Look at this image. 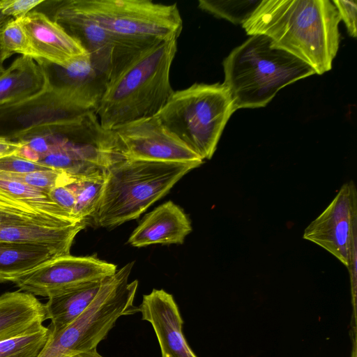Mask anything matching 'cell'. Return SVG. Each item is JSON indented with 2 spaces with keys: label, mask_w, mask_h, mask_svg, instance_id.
Listing matches in <instances>:
<instances>
[{
  "label": "cell",
  "mask_w": 357,
  "mask_h": 357,
  "mask_svg": "<svg viewBox=\"0 0 357 357\" xmlns=\"http://www.w3.org/2000/svg\"><path fill=\"white\" fill-rule=\"evenodd\" d=\"M105 176L106 173L75 177L68 185L76 197L73 211V217L76 220L84 221L95 212L104 189Z\"/></svg>",
  "instance_id": "603a6c76"
},
{
  "label": "cell",
  "mask_w": 357,
  "mask_h": 357,
  "mask_svg": "<svg viewBox=\"0 0 357 357\" xmlns=\"http://www.w3.org/2000/svg\"><path fill=\"white\" fill-rule=\"evenodd\" d=\"M47 320L45 304L22 291L0 296V342L40 330Z\"/></svg>",
  "instance_id": "e0dca14e"
},
{
  "label": "cell",
  "mask_w": 357,
  "mask_h": 357,
  "mask_svg": "<svg viewBox=\"0 0 357 357\" xmlns=\"http://www.w3.org/2000/svg\"><path fill=\"white\" fill-rule=\"evenodd\" d=\"M137 310L152 326L162 357H197L183 335V320L172 294L153 289L144 295Z\"/></svg>",
  "instance_id": "5bb4252c"
},
{
  "label": "cell",
  "mask_w": 357,
  "mask_h": 357,
  "mask_svg": "<svg viewBox=\"0 0 357 357\" xmlns=\"http://www.w3.org/2000/svg\"><path fill=\"white\" fill-rule=\"evenodd\" d=\"M43 0H0V13L17 20L34 10Z\"/></svg>",
  "instance_id": "f546056e"
},
{
  "label": "cell",
  "mask_w": 357,
  "mask_h": 357,
  "mask_svg": "<svg viewBox=\"0 0 357 357\" xmlns=\"http://www.w3.org/2000/svg\"><path fill=\"white\" fill-rule=\"evenodd\" d=\"M40 61L50 84L59 88L86 108L96 111L112 79L110 72L88 54L65 66Z\"/></svg>",
  "instance_id": "4fadbf2b"
},
{
  "label": "cell",
  "mask_w": 357,
  "mask_h": 357,
  "mask_svg": "<svg viewBox=\"0 0 357 357\" xmlns=\"http://www.w3.org/2000/svg\"><path fill=\"white\" fill-rule=\"evenodd\" d=\"M356 191L344 183L324 211L305 228L303 238L327 250L347 267L352 263Z\"/></svg>",
  "instance_id": "7c38bea8"
},
{
  "label": "cell",
  "mask_w": 357,
  "mask_h": 357,
  "mask_svg": "<svg viewBox=\"0 0 357 357\" xmlns=\"http://www.w3.org/2000/svg\"><path fill=\"white\" fill-rule=\"evenodd\" d=\"M49 329L0 342V357H37L45 344Z\"/></svg>",
  "instance_id": "4316f807"
},
{
  "label": "cell",
  "mask_w": 357,
  "mask_h": 357,
  "mask_svg": "<svg viewBox=\"0 0 357 357\" xmlns=\"http://www.w3.org/2000/svg\"><path fill=\"white\" fill-rule=\"evenodd\" d=\"M74 9L123 38L148 42L178 38L183 20L176 3L150 0H68Z\"/></svg>",
  "instance_id": "52a82bcc"
},
{
  "label": "cell",
  "mask_w": 357,
  "mask_h": 357,
  "mask_svg": "<svg viewBox=\"0 0 357 357\" xmlns=\"http://www.w3.org/2000/svg\"><path fill=\"white\" fill-rule=\"evenodd\" d=\"M17 20L27 35L36 61L65 66L87 54L74 38L43 12L33 10Z\"/></svg>",
  "instance_id": "9a60e30c"
},
{
  "label": "cell",
  "mask_w": 357,
  "mask_h": 357,
  "mask_svg": "<svg viewBox=\"0 0 357 357\" xmlns=\"http://www.w3.org/2000/svg\"><path fill=\"white\" fill-rule=\"evenodd\" d=\"M77 222H79L58 216L0 191V225L64 227Z\"/></svg>",
  "instance_id": "7402d4cb"
},
{
  "label": "cell",
  "mask_w": 357,
  "mask_h": 357,
  "mask_svg": "<svg viewBox=\"0 0 357 357\" xmlns=\"http://www.w3.org/2000/svg\"><path fill=\"white\" fill-rule=\"evenodd\" d=\"M90 110L52 86L31 98L0 106V136L13 141L65 131Z\"/></svg>",
  "instance_id": "ba28073f"
},
{
  "label": "cell",
  "mask_w": 357,
  "mask_h": 357,
  "mask_svg": "<svg viewBox=\"0 0 357 357\" xmlns=\"http://www.w3.org/2000/svg\"><path fill=\"white\" fill-rule=\"evenodd\" d=\"M42 4L50 11L46 15L74 38L93 60L107 68L112 79L141 52L158 43L119 36L74 9L68 0L44 1Z\"/></svg>",
  "instance_id": "9c48e42d"
},
{
  "label": "cell",
  "mask_w": 357,
  "mask_h": 357,
  "mask_svg": "<svg viewBox=\"0 0 357 357\" xmlns=\"http://www.w3.org/2000/svg\"><path fill=\"white\" fill-rule=\"evenodd\" d=\"M177 38L158 42L137 54L109 82L96 111L101 126L112 130L156 116L174 93L170 69Z\"/></svg>",
  "instance_id": "7a4b0ae2"
},
{
  "label": "cell",
  "mask_w": 357,
  "mask_h": 357,
  "mask_svg": "<svg viewBox=\"0 0 357 357\" xmlns=\"http://www.w3.org/2000/svg\"><path fill=\"white\" fill-rule=\"evenodd\" d=\"M70 357H103L98 351L97 348L92 349L89 351L77 354Z\"/></svg>",
  "instance_id": "836d02e7"
},
{
  "label": "cell",
  "mask_w": 357,
  "mask_h": 357,
  "mask_svg": "<svg viewBox=\"0 0 357 357\" xmlns=\"http://www.w3.org/2000/svg\"><path fill=\"white\" fill-rule=\"evenodd\" d=\"M15 54L33 58L27 35L17 20L8 19L0 26V60H5Z\"/></svg>",
  "instance_id": "484cf974"
},
{
  "label": "cell",
  "mask_w": 357,
  "mask_h": 357,
  "mask_svg": "<svg viewBox=\"0 0 357 357\" xmlns=\"http://www.w3.org/2000/svg\"><path fill=\"white\" fill-rule=\"evenodd\" d=\"M22 146V144L20 142L13 141L7 137L0 136V158L17 153Z\"/></svg>",
  "instance_id": "d6a6232c"
},
{
  "label": "cell",
  "mask_w": 357,
  "mask_h": 357,
  "mask_svg": "<svg viewBox=\"0 0 357 357\" xmlns=\"http://www.w3.org/2000/svg\"><path fill=\"white\" fill-rule=\"evenodd\" d=\"M38 162L14 153L0 158V172L8 173H29L50 169Z\"/></svg>",
  "instance_id": "f1b7e54d"
},
{
  "label": "cell",
  "mask_w": 357,
  "mask_h": 357,
  "mask_svg": "<svg viewBox=\"0 0 357 357\" xmlns=\"http://www.w3.org/2000/svg\"><path fill=\"white\" fill-rule=\"evenodd\" d=\"M261 0H199L198 7L235 24H243Z\"/></svg>",
  "instance_id": "d4e9b609"
},
{
  "label": "cell",
  "mask_w": 357,
  "mask_h": 357,
  "mask_svg": "<svg viewBox=\"0 0 357 357\" xmlns=\"http://www.w3.org/2000/svg\"><path fill=\"white\" fill-rule=\"evenodd\" d=\"M0 191L58 216L82 222L75 220L70 213L55 204L47 192L22 182L0 177Z\"/></svg>",
  "instance_id": "cb8c5ba5"
},
{
  "label": "cell",
  "mask_w": 357,
  "mask_h": 357,
  "mask_svg": "<svg viewBox=\"0 0 357 357\" xmlns=\"http://www.w3.org/2000/svg\"><path fill=\"white\" fill-rule=\"evenodd\" d=\"M236 110L266 106L284 86L315 74L306 63L263 34L250 36L222 62Z\"/></svg>",
  "instance_id": "3957f363"
},
{
  "label": "cell",
  "mask_w": 357,
  "mask_h": 357,
  "mask_svg": "<svg viewBox=\"0 0 357 357\" xmlns=\"http://www.w3.org/2000/svg\"><path fill=\"white\" fill-rule=\"evenodd\" d=\"M191 231L190 222L183 210L168 201L145 215L128 242L137 248L152 244H182Z\"/></svg>",
  "instance_id": "2e32d148"
},
{
  "label": "cell",
  "mask_w": 357,
  "mask_h": 357,
  "mask_svg": "<svg viewBox=\"0 0 357 357\" xmlns=\"http://www.w3.org/2000/svg\"><path fill=\"white\" fill-rule=\"evenodd\" d=\"M48 196L55 204L73 217L76 197L68 185L54 188L48 192Z\"/></svg>",
  "instance_id": "1f68e13d"
},
{
  "label": "cell",
  "mask_w": 357,
  "mask_h": 357,
  "mask_svg": "<svg viewBox=\"0 0 357 357\" xmlns=\"http://www.w3.org/2000/svg\"><path fill=\"white\" fill-rule=\"evenodd\" d=\"M134 262L128 263L102 284L88 308L62 329L50 333L37 357H70L97 348L119 318L138 312L134 305L138 281L128 282Z\"/></svg>",
  "instance_id": "8992f818"
},
{
  "label": "cell",
  "mask_w": 357,
  "mask_h": 357,
  "mask_svg": "<svg viewBox=\"0 0 357 357\" xmlns=\"http://www.w3.org/2000/svg\"><path fill=\"white\" fill-rule=\"evenodd\" d=\"M340 21L328 0H261L242 27L248 35L268 36L322 75L337 53Z\"/></svg>",
  "instance_id": "6da1fadb"
},
{
  "label": "cell",
  "mask_w": 357,
  "mask_h": 357,
  "mask_svg": "<svg viewBox=\"0 0 357 357\" xmlns=\"http://www.w3.org/2000/svg\"><path fill=\"white\" fill-rule=\"evenodd\" d=\"M340 20H342L347 27L349 35L353 38L357 36L356 27V1L333 0Z\"/></svg>",
  "instance_id": "4dcf8cb0"
},
{
  "label": "cell",
  "mask_w": 357,
  "mask_h": 357,
  "mask_svg": "<svg viewBox=\"0 0 357 357\" xmlns=\"http://www.w3.org/2000/svg\"><path fill=\"white\" fill-rule=\"evenodd\" d=\"M192 163L124 159L106 171L105 183L91 216L102 227L112 228L137 218L165 195Z\"/></svg>",
  "instance_id": "277c9868"
},
{
  "label": "cell",
  "mask_w": 357,
  "mask_h": 357,
  "mask_svg": "<svg viewBox=\"0 0 357 357\" xmlns=\"http://www.w3.org/2000/svg\"><path fill=\"white\" fill-rule=\"evenodd\" d=\"M57 255L47 247L0 241V282H14Z\"/></svg>",
  "instance_id": "44dd1931"
},
{
  "label": "cell",
  "mask_w": 357,
  "mask_h": 357,
  "mask_svg": "<svg viewBox=\"0 0 357 357\" xmlns=\"http://www.w3.org/2000/svg\"><path fill=\"white\" fill-rule=\"evenodd\" d=\"M84 226V221L64 227L0 225V241L43 245L61 257L70 255L75 237Z\"/></svg>",
  "instance_id": "d6986e66"
},
{
  "label": "cell",
  "mask_w": 357,
  "mask_h": 357,
  "mask_svg": "<svg viewBox=\"0 0 357 357\" xmlns=\"http://www.w3.org/2000/svg\"><path fill=\"white\" fill-rule=\"evenodd\" d=\"M50 86L42 63L22 55L0 75V106L36 96Z\"/></svg>",
  "instance_id": "ac0fdd59"
},
{
  "label": "cell",
  "mask_w": 357,
  "mask_h": 357,
  "mask_svg": "<svg viewBox=\"0 0 357 357\" xmlns=\"http://www.w3.org/2000/svg\"><path fill=\"white\" fill-rule=\"evenodd\" d=\"M10 17H7L0 13V26L4 24ZM4 68L3 66V63L0 60V75L2 73V72L4 70Z\"/></svg>",
  "instance_id": "e575fe53"
},
{
  "label": "cell",
  "mask_w": 357,
  "mask_h": 357,
  "mask_svg": "<svg viewBox=\"0 0 357 357\" xmlns=\"http://www.w3.org/2000/svg\"><path fill=\"white\" fill-rule=\"evenodd\" d=\"M110 277V276H109ZM107 278L85 282L50 297L45 304L50 333L56 332L77 319L93 301Z\"/></svg>",
  "instance_id": "ffe728a7"
},
{
  "label": "cell",
  "mask_w": 357,
  "mask_h": 357,
  "mask_svg": "<svg viewBox=\"0 0 357 357\" xmlns=\"http://www.w3.org/2000/svg\"><path fill=\"white\" fill-rule=\"evenodd\" d=\"M236 111L223 84L195 83L174 91L156 116L168 130L203 160H209Z\"/></svg>",
  "instance_id": "5b68a950"
},
{
  "label": "cell",
  "mask_w": 357,
  "mask_h": 357,
  "mask_svg": "<svg viewBox=\"0 0 357 357\" xmlns=\"http://www.w3.org/2000/svg\"><path fill=\"white\" fill-rule=\"evenodd\" d=\"M0 177L22 182L47 194L54 188L68 185L75 178L63 172L54 169L21 174L0 172Z\"/></svg>",
  "instance_id": "83f0119b"
},
{
  "label": "cell",
  "mask_w": 357,
  "mask_h": 357,
  "mask_svg": "<svg viewBox=\"0 0 357 357\" xmlns=\"http://www.w3.org/2000/svg\"><path fill=\"white\" fill-rule=\"evenodd\" d=\"M123 150L126 159L192 163L204 160L168 130L157 116L120 126L112 130Z\"/></svg>",
  "instance_id": "8fae6325"
},
{
  "label": "cell",
  "mask_w": 357,
  "mask_h": 357,
  "mask_svg": "<svg viewBox=\"0 0 357 357\" xmlns=\"http://www.w3.org/2000/svg\"><path fill=\"white\" fill-rule=\"evenodd\" d=\"M116 271V265L93 256L68 255L44 262L14 283L20 291L49 298L81 284L112 276Z\"/></svg>",
  "instance_id": "30bf717a"
}]
</instances>
